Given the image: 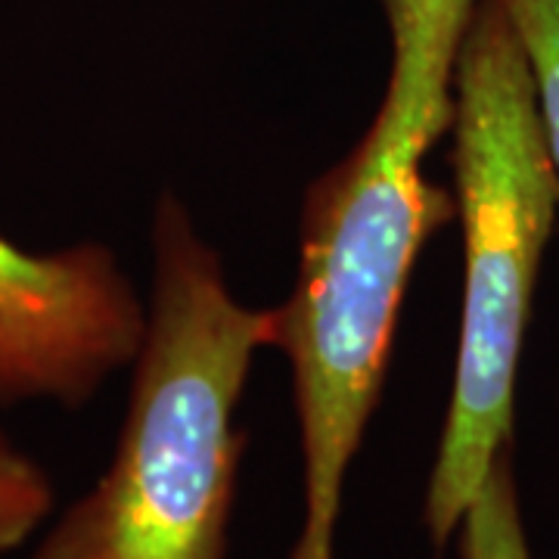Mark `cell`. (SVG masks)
I'll use <instances>...</instances> for the list:
<instances>
[{
	"mask_svg": "<svg viewBox=\"0 0 559 559\" xmlns=\"http://www.w3.org/2000/svg\"><path fill=\"white\" fill-rule=\"evenodd\" d=\"M479 0H380L389 75L367 131L305 190L299 267L280 301L299 423L301 516L289 559H333L348 469L377 414L411 274L457 221L423 165L457 116V57Z\"/></svg>",
	"mask_w": 559,
	"mask_h": 559,
	"instance_id": "1",
	"label": "cell"
},
{
	"mask_svg": "<svg viewBox=\"0 0 559 559\" xmlns=\"http://www.w3.org/2000/svg\"><path fill=\"white\" fill-rule=\"evenodd\" d=\"M153 280L112 460L32 559H227L242 451V392L277 352L280 311L242 305L221 252L178 193L150 224Z\"/></svg>",
	"mask_w": 559,
	"mask_h": 559,
	"instance_id": "2",
	"label": "cell"
},
{
	"mask_svg": "<svg viewBox=\"0 0 559 559\" xmlns=\"http://www.w3.org/2000/svg\"><path fill=\"white\" fill-rule=\"evenodd\" d=\"M463 227V308L454 389L423 495V528L441 550L503 448L513 444L516 377L559 178L538 84L500 0H479L457 57L451 124Z\"/></svg>",
	"mask_w": 559,
	"mask_h": 559,
	"instance_id": "3",
	"label": "cell"
},
{
	"mask_svg": "<svg viewBox=\"0 0 559 559\" xmlns=\"http://www.w3.org/2000/svg\"><path fill=\"white\" fill-rule=\"evenodd\" d=\"M146 299L103 242L28 252L0 237V407H84L131 367Z\"/></svg>",
	"mask_w": 559,
	"mask_h": 559,
	"instance_id": "4",
	"label": "cell"
},
{
	"mask_svg": "<svg viewBox=\"0 0 559 559\" xmlns=\"http://www.w3.org/2000/svg\"><path fill=\"white\" fill-rule=\"evenodd\" d=\"M460 559H532L522 522L513 444L503 448L457 528Z\"/></svg>",
	"mask_w": 559,
	"mask_h": 559,
	"instance_id": "5",
	"label": "cell"
},
{
	"mask_svg": "<svg viewBox=\"0 0 559 559\" xmlns=\"http://www.w3.org/2000/svg\"><path fill=\"white\" fill-rule=\"evenodd\" d=\"M53 481L0 429V554L22 547L53 513Z\"/></svg>",
	"mask_w": 559,
	"mask_h": 559,
	"instance_id": "6",
	"label": "cell"
},
{
	"mask_svg": "<svg viewBox=\"0 0 559 559\" xmlns=\"http://www.w3.org/2000/svg\"><path fill=\"white\" fill-rule=\"evenodd\" d=\"M520 32L559 178V0H500Z\"/></svg>",
	"mask_w": 559,
	"mask_h": 559,
	"instance_id": "7",
	"label": "cell"
}]
</instances>
